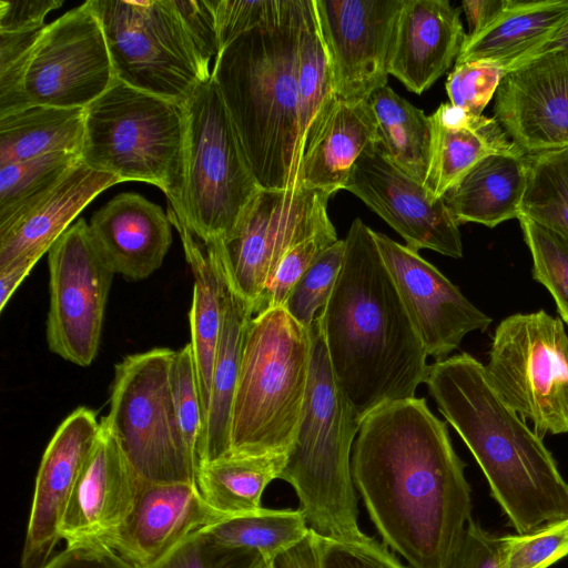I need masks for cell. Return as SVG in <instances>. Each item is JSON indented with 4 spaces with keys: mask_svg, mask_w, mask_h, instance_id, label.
<instances>
[{
    "mask_svg": "<svg viewBox=\"0 0 568 568\" xmlns=\"http://www.w3.org/2000/svg\"><path fill=\"white\" fill-rule=\"evenodd\" d=\"M172 223L161 206L139 193H120L92 215L89 230L114 273L130 281L153 274L172 243Z\"/></svg>",
    "mask_w": 568,
    "mask_h": 568,
    "instance_id": "603a6c76",
    "label": "cell"
},
{
    "mask_svg": "<svg viewBox=\"0 0 568 568\" xmlns=\"http://www.w3.org/2000/svg\"><path fill=\"white\" fill-rule=\"evenodd\" d=\"M313 534L317 568H406L386 545L369 536L339 539Z\"/></svg>",
    "mask_w": 568,
    "mask_h": 568,
    "instance_id": "7bdbcfd3",
    "label": "cell"
},
{
    "mask_svg": "<svg viewBox=\"0 0 568 568\" xmlns=\"http://www.w3.org/2000/svg\"><path fill=\"white\" fill-rule=\"evenodd\" d=\"M139 477L116 442L101 424L90 455L67 505L60 537L67 546H100L115 550L133 508Z\"/></svg>",
    "mask_w": 568,
    "mask_h": 568,
    "instance_id": "ffe728a7",
    "label": "cell"
},
{
    "mask_svg": "<svg viewBox=\"0 0 568 568\" xmlns=\"http://www.w3.org/2000/svg\"><path fill=\"white\" fill-rule=\"evenodd\" d=\"M179 192L170 207L204 244L232 237L262 190L211 78L184 104Z\"/></svg>",
    "mask_w": 568,
    "mask_h": 568,
    "instance_id": "52a82bcc",
    "label": "cell"
},
{
    "mask_svg": "<svg viewBox=\"0 0 568 568\" xmlns=\"http://www.w3.org/2000/svg\"><path fill=\"white\" fill-rule=\"evenodd\" d=\"M49 349L81 367L94 361L105 306L115 274L97 248L84 219L74 222L50 247Z\"/></svg>",
    "mask_w": 568,
    "mask_h": 568,
    "instance_id": "4fadbf2b",
    "label": "cell"
},
{
    "mask_svg": "<svg viewBox=\"0 0 568 568\" xmlns=\"http://www.w3.org/2000/svg\"><path fill=\"white\" fill-rule=\"evenodd\" d=\"M503 68L481 61L456 63L446 80L449 103L481 115L505 75Z\"/></svg>",
    "mask_w": 568,
    "mask_h": 568,
    "instance_id": "ee69618b",
    "label": "cell"
},
{
    "mask_svg": "<svg viewBox=\"0 0 568 568\" xmlns=\"http://www.w3.org/2000/svg\"><path fill=\"white\" fill-rule=\"evenodd\" d=\"M488 378L540 437L568 433V334L544 310L518 313L497 326Z\"/></svg>",
    "mask_w": 568,
    "mask_h": 568,
    "instance_id": "8fae6325",
    "label": "cell"
},
{
    "mask_svg": "<svg viewBox=\"0 0 568 568\" xmlns=\"http://www.w3.org/2000/svg\"><path fill=\"white\" fill-rule=\"evenodd\" d=\"M287 454L226 455L197 467L196 485L206 501L225 517L256 513L267 485L278 479Z\"/></svg>",
    "mask_w": 568,
    "mask_h": 568,
    "instance_id": "4dcf8cb0",
    "label": "cell"
},
{
    "mask_svg": "<svg viewBox=\"0 0 568 568\" xmlns=\"http://www.w3.org/2000/svg\"><path fill=\"white\" fill-rule=\"evenodd\" d=\"M101 422L87 407L59 425L40 462L21 555V568H40L52 556L60 525L75 484L92 454Z\"/></svg>",
    "mask_w": 568,
    "mask_h": 568,
    "instance_id": "d6986e66",
    "label": "cell"
},
{
    "mask_svg": "<svg viewBox=\"0 0 568 568\" xmlns=\"http://www.w3.org/2000/svg\"><path fill=\"white\" fill-rule=\"evenodd\" d=\"M518 220L532 258V276L551 294L568 324V235L524 216Z\"/></svg>",
    "mask_w": 568,
    "mask_h": 568,
    "instance_id": "8d00e7d4",
    "label": "cell"
},
{
    "mask_svg": "<svg viewBox=\"0 0 568 568\" xmlns=\"http://www.w3.org/2000/svg\"><path fill=\"white\" fill-rule=\"evenodd\" d=\"M37 263L32 261H14L0 265V311L2 312L11 296L30 274Z\"/></svg>",
    "mask_w": 568,
    "mask_h": 568,
    "instance_id": "816d5d0a",
    "label": "cell"
},
{
    "mask_svg": "<svg viewBox=\"0 0 568 568\" xmlns=\"http://www.w3.org/2000/svg\"><path fill=\"white\" fill-rule=\"evenodd\" d=\"M345 253V241L325 248L290 292L283 307L306 328H311L326 305L336 284Z\"/></svg>",
    "mask_w": 568,
    "mask_h": 568,
    "instance_id": "74e56055",
    "label": "cell"
},
{
    "mask_svg": "<svg viewBox=\"0 0 568 568\" xmlns=\"http://www.w3.org/2000/svg\"><path fill=\"white\" fill-rule=\"evenodd\" d=\"M311 352L310 329L284 307L252 317L232 404L230 454L288 453L306 400Z\"/></svg>",
    "mask_w": 568,
    "mask_h": 568,
    "instance_id": "8992f818",
    "label": "cell"
},
{
    "mask_svg": "<svg viewBox=\"0 0 568 568\" xmlns=\"http://www.w3.org/2000/svg\"><path fill=\"white\" fill-rule=\"evenodd\" d=\"M170 386L182 435L199 466L197 449L204 416L191 343L174 352L170 366Z\"/></svg>",
    "mask_w": 568,
    "mask_h": 568,
    "instance_id": "ab89813d",
    "label": "cell"
},
{
    "mask_svg": "<svg viewBox=\"0 0 568 568\" xmlns=\"http://www.w3.org/2000/svg\"><path fill=\"white\" fill-rule=\"evenodd\" d=\"M185 129L184 105L120 80L84 108L81 161L124 181L179 192Z\"/></svg>",
    "mask_w": 568,
    "mask_h": 568,
    "instance_id": "ba28073f",
    "label": "cell"
},
{
    "mask_svg": "<svg viewBox=\"0 0 568 568\" xmlns=\"http://www.w3.org/2000/svg\"><path fill=\"white\" fill-rule=\"evenodd\" d=\"M466 33L448 0H404L394 27L387 72L422 94L457 59Z\"/></svg>",
    "mask_w": 568,
    "mask_h": 568,
    "instance_id": "7402d4cb",
    "label": "cell"
},
{
    "mask_svg": "<svg viewBox=\"0 0 568 568\" xmlns=\"http://www.w3.org/2000/svg\"><path fill=\"white\" fill-rule=\"evenodd\" d=\"M329 197L303 186L262 189L232 237L210 244L235 290L253 306L254 315L284 254L297 243L334 227L327 214Z\"/></svg>",
    "mask_w": 568,
    "mask_h": 568,
    "instance_id": "7c38bea8",
    "label": "cell"
},
{
    "mask_svg": "<svg viewBox=\"0 0 568 568\" xmlns=\"http://www.w3.org/2000/svg\"><path fill=\"white\" fill-rule=\"evenodd\" d=\"M43 28L18 33L0 32V116L28 108L23 77L32 48Z\"/></svg>",
    "mask_w": 568,
    "mask_h": 568,
    "instance_id": "f6af8a7d",
    "label": "cell"
},
{
    "mask_svg": "<svg viewBox=\"0 0 568 568\" xmlns=\"http://www.w3.org/2000/svg\"><path fill=\"white\" fill-rule=\"evenodd\" d=\"M528 160L519 216L568 235V149L528 155Z\"/></svg>",
    "mask_w": 568,
    "mask_h": 568,
    "instance_id": "e575fe53",
    "label": "cell"
},
{
    "mask_svg": "<svg viewBox=\"0 0 568 568\" xmlns=\"http://www.w3.org/2000/svg\"><path fill=\"white\" fill-rule=\"evenodd\" d=\"M377 143L376 120L368 102L335 99L303 153L300 186L328 195L345 190L357 159Z\"/></svg>",
    "mask_w": 568,
    "mask_h": 568,
    "instance_id": "484cf974",
    "label": "cell"
},
{
    "mask_svg": "<svg viewBox=\"0 0 568 568\" xmlns=\"http://www.w3.org/2000/svg\"><path fill=\"white\" fill-rule=\"evenodd\" d=\"M116 80L91 0L47 24L23 77L28 108H87Z\"/></svg>",
    "mask_w": 568,
    "mask_h": 568,
    "instance_id": "5bb4252c",
    "label": "cell"
},
{
    "mask_svg": "<svg viewBox=\"0 0 568 568\" xmlns=\"http://www.w3.org/2000/svg\"><path fill=\"white\" fill-rule=\"evenodd\" d=\"M168 216L180 234L185 260L193 275L190 310L191 346L197 375L203 416L211 392L212 372L221 335L224 307V271L214 246L204 244L169 207ZM204 422V419H203Z\"/></svg>",
    "mask_w": 568,
    "mask_h": 568,
    "instance_id": "4316f807",
    "label": "cell"
},
{
    "mask_svg": "<svg viewBox=\"0 0 568 568\" xmlns=\"http://www.w3.org/2000/svg\"><path fill=\"white\" fill-rule=\"evenodd\" d=\"M557 53H568V20L547 41L511 63L505 72L513 71L541 57Z\"/></svg>",
    "mask_w": 568,
    "mask_h": 568,
    "instance_id": "db71d44e",
    "label": "cell"
},
{
    "mask_svg": "<svg viewBox=\"0 0 568 568\" xmlns=\"http://www.w3.org/2000/svg\"><path fill=\"white\" fill-rule=\"evenodd\" d=\"M337 240L335 227H331L291 247L276 267L258 313L270 307H283L290 292L316 257Z\"/></svg>",
    "mask_w": 568,
    "mask_h": 568,
    "instance_id": "bcb514c9",
    "label": "cell"
},
{
    "mask_svg": "<svg viewBox=\"0 0 568 568\" xmlns=\"http://www.w3.org/2000/svg\"><path fill=\"white\" fill-rule=\"evenodd\" d=\"M404 0H314L333 92L367 101L387 85L390 40Z\"/></svg>",
    "mask_w": 568,
    "mask_h": 568,
    "instance_id": "9a60e30c",
    "label": "cell"
},
{
    "mask_svg": "<svg viewBox=\"0 0 568 568\" xmlns=\"http://www.w3.org/2000/svg\"><path fill=\"white\" fill-rule=\"evenodd\" d=\"M311 0L251 30L215 58L212 78L262 189L300 187L301 32Z\"/></svg>",
    "mask_w": 568,
    "mask_h": 568,
    "instance_id": "277c9868",
    "label": "cell"
},
{
    "mask_svg": "<svg viewBox=\"0 0 568 568\" xmlns=\"http://www.w3.org/2000/svg\"><path fill=\"white\" fill-rule=\"evenodd\" d=\"M174 352L156 347L118 363L109 413L100 422L140 479L196 484L197 464L186 447L172 399Z\"/></svg>",
    "mask_w": 568,
    "mask_h": 568,
    "instance_id": "30bf717a",
    "label": "cell"
},
{
    "mask_svg": "<svg viewBox=\"0 0 568 568\" xmlns=\"http://www.w3.org/2000/svg\"><path fill=\"white\" fill-rule=\"evenodd\" d=\"M494 118L527 155L568 149V53L507 72L495 94Z\"/></svg>",
    "mask_w": 568,
    "mask_h": 568,
    "instance_id": "ac0fdd59",
    "label": "cell"
},
{
    "mask_svg": "<svg viewBox=\"0 0 568 568\" xmlns=\"http://www.w3.org/2000/svg\"><path fill=\"white\" fill-rule=\"evenodd\" d=\"M351 468L384 545L413 568H448L471 520V494L446 423L426 399L389 402L367 414Z\"/></svg>",
    "mask_w": 568,
    "mask_h": 568,
    "instance_id": "6da1fadb",
    "label": "cell"
},
{
    "mask_svg": "<svg viewBox=\"0 0 568 568\" xmlns=\"http://www.w3.org/2000/svg\"><path fill=\"white\" fill-rule=\"evenodd\" d=\"M265 564L256 551L221 545L205 528L145 568H261Z\"/></svg>",
    "mask_w": 568,
    "mask_h": 568,
    "instance_id": "f35d334b",
    "label": "cell"
},
{
    "mask_svg": "<svg viewBox=\"0 0 568 568\" xmlns=\"http://www.w3.org/2000/svg\"><path fill=\"white\" fill-rule=\"evenodd\" d=\"M448 568H501L500 537L471 519Z\"/></svg>",
    "mask_w": 568,
    "mask_h": 568,
    "instance_id": "7dc6e473",
    "label": "cell"
},
{
    "mask_svg": "<svg viewBox=\"0 0 568 568\" xmlns=\"http://www.w3.org/2000/svg\"><path fill=\"white\" fill-rule=\"evenodd\" d=\"M80 161L78 153L59 152L0 165V225L43 197Z\"/></svg>",
    "mask_w": 568,
    "mask_h": 568,
    "instance_id": "d590c367",
    "label": "cell"
},
{
    "mask_svg": "<svg viewBox=\"0 0 568 568\" xmlns=\"http://www.w3.org/2000/svg\"><path fill=\"white\" fill-rule=\"evenodd\" d=\"M261 568H317L313 531L310 529L302 541L278 554Z\"/></svg>",
    "mask_w": 568,
    "mask_h": 568,
    "instance_id": "f907efd6",
    "label": "cell"
},
{
    "mask_svg": "<svg viewBox=\"0 0 568 568\" xmlns=\"http://www.w3.org/2000/svg\"><path fill=\"white\" fill-rule=\"evenodd\" d=\"M121 183L113 174L80 161L51 191L8 223L0 225V265L38 261L101 192Z\"/></svg>",
    "mask_w": 568,
    "mask_h": 568,
    "instance_id": "cb8c5ba5",
    "label": "cell"
},
{
    "mask_svg": "<svg viewBox=\"0 0 568 568\" xmlns=\"http://www.w3.org/2000/svg\"><path fill=\"white\" fill-rule=\"evenodd\" d=\"M567 20L568 0H506L485 28L466 33L456 63L481 61L505 71L547 41Z\"/></svg>",
    "mask_w": 568,
    "mask_h": 568,
    "instance_id": "f1b7e54d",
    "label": "cell"
},
{
    "mask_svg": "<svg viewBox=\"0 0 568 568\" xmlns=\"http://www.w3.org/2000/svg\"><path fill=\"white\" fill-rule=\"evenodd\" d=\"M223 271L225 277L223 322L214 358L210 402L197 449L199 465L226 456L231 452L232 404L245 336L254 315L253 306L235 290L224 267Z\"/></svg>",
    "mask_w": 568,
    "mask_h": 568,
    "instance_id": "83f0119b",
    "label": "cell"
},
{
    "mask_svg": "<svg viewBox=\"0 0 568 568\" xmlns=\"http://www.w3.org/2000/svg\"><path fill=\"white\" fill-rule=\"evenodd\" d=\"M500 539L501 568H548L568 555V518Z\"/></svg>",
    "mask_w": 568,
    "mask_h": 568,
    "instance_id": "60d3db41",
    "label": "cell"
},
{
    "mask_svg": "<svg viewBox=\"0 0 568 568\" xmlns=\"http://www.w3.org/2000/svg\"><path fill=\"white\" fill-rule=\"evenodd\" d=\"M84 109L32 105L0 116V165L43 155L81 153Z\"/></svg>",
    "mask_w": 568,
    "mask_h": 568,
    "instance_id": "1f68e13d",
    "label": "cell"
},
{
    "mask_svg": "<svg viewBox=\"0 0 568 568\" xmlns=\"http://www.w3.org/2000/svg\"><path fill=\"white\" fill-rule=\"evenodd\" d=\"M528 171L527 154H493L474 165L443 199L458 225L495 227L518 219Z\"/></svg>",
    "mask_w": 568,
    "mask_h": 568,
    "instance_id": "f546056e",
    "label": "cell"
},
{
    "mask_svg": "<svg viewBox=\"0 0 568 568\" xmlns=\"http://www.w3.org/2000/svg\"><path fill=\"white\" fill-rule=\"evenodd\" d=\"M224 518L206 504L196 484L139 478L134 505L115 551L136 568H145L189 536Z\"/></svg>",
    "mask_w": 568,
    "mask_h": 568,
    "instance_id": "44dd1931",
    "label": "cell"
},
{
    "mask_svg": "<svg viewBox=\"0 0 568 568\" xmlns=\"http://www.w3.org/2000/svg\"><path fill=\"white\" fill-rule=\"evenodd\" d=\"M343 264L318 321L335 378L361 422L375 408L415 397L427 353L359 217L347 232Z\"/></svg>",
    "mask_w": 568,
    "mask_h": 568,
    "instance_id": "7a4b0ae2",
    "label": "cell"
},
{
    "mask_svg": "<svg viewBox=\"0 0 568 568\" xmlns=\"http://www.w3.org/2000/svg\"><path fill=\"white\" fill-rule=\"evenodd\" d=\"M214 19L220 52L242 34L278 22L291 0H206Z\"/></svg>",
    "mask_w": 568,
    "mask_h": 568,
    "instance_id": "b9f144b4",
    "label": "cell"
},
{
    "mask_svg": "<svg viewBox=\"0 0 568 568\" xmlns=\"http://www.w3.org/2000/svg\"><path fill=\"white\" fill-rule=\"evenodd\" d=\"M40 568H136L114 549L98 546H67Z\"/></svg>",
    "mask_w": 568,
    "mask_h": 568,
    "instance_id": "681fc988",
    "label": "cell"
},
{
    "mask_svg": "<svg viewBox=\"0 0 568 568\" xmlns=\"http://www.w3.org/2000/svg\"><path fill=\"white\" fill-rule=\"evenodd\" d=\"M62 4L63 1L59 0H0V32L42 29L47 14Z\"/></svg>",
    "mask_w": 568,
    "mask_h": 568,
    "instance_id": "c3c4849f",
    "label": "cell"
},
{
    "mask_svg": "<svg viewBox=\"0 0 568 568\" xmlns=\"http://www.w3.org/2000/svg\"><path fill=\"white\" fill-rule=\"evenodd\" d=\"M312 352L306 400L278 479L288 483L312 531L353 539L365 535L352 478V448L359 424L333 373L317 320L310 328Z\"/></svg>",
    "mask_w": 568,
    "mask_h": 568,
    "instance_id": "5b68a950",
    "label": "cell"
},
{
    "mask_svg": "<svg viewBox=\"0 0 568 568\" xmlns=\"http://www.w3.org/2000/svg\"><path fill=\"white\" fill-rule=\"evenodd\" d=\"M424 383L481 468L517 534L568 518V483L542 442L467 353L428 365Z\"/></svg>",
    "mask_w": 568,
    "mask_h": 568,
    "instance_id": "3957f363",
    "label": "cell"
},
{
    "mask_svg": "<svg viewBox=\"0 0 568 568\" xmlns=\"http://www.w3.org/2000/svg\"><path fill=\"white\" fill-rule=\"evenodd\" d=\"M432 146L424 185L444 195L480 160L493 154L524 155L495 118L475 115L449 102L428 115Z\"/></svg>",
    "mask_w": 568,
    "mask_h": 568,
    "instance_id": "d4e9b609",
    "label": "cell"
},
{
    "mask_svg": "<svg viewBox=\"0 0 568 568\" xmlns=\"http://www.w3.org/2000/svg\"><path fill=\"white\" fill-rule=\"evenodd\" d=\"M115 78L182 105L211 78V58L180 0H91Z\"/></svg>",
    "mask_w": 568,
    "mask_h": 568,
    "instance_id": "9c48e42d",
    "label": "cell"
},
{
    "mask_svg": "<svg viewBox=\"0 0 568 568\" xmlns=\"http://www.w3.org/2000/svg\"><path fill=\"white\" fill-rule=\"evenodd\" d=\"M506 0H465L462 8L465 12L469 32L474 34L485 28L503 9Z\"/></svg>",
    "mask_w": 568,
    "mask_h": 568,
    "instance_id": "f5cc1de1",
    "label": "cell"
},
{
    "mask_svg": "<svg viewBox=\"0 0 568 568\" xmlns=\"http://www.w3.org/2000/svg\"><path fill=\"white\" fill-rule=\"evenodd\" d=\"M345 190L393 227L412 250L463 256L458 223L443 197L394 164L378 143L357 159Z\"/></svg>",
    "mask_w": 568,
    "mask_h": 568,
    "instance_id": "2e32d148",
    "label": "cell"
},
{
    "mask_svg": "<svg viewBox=\"0 0 568 568\" xmlns=\"http://www.w3.org/2000/svg\"><path fill=\"white\" fill-rule=\"evenodd\" d=\"M367 102L376 120L382 151L399 169L424 184L432 146L429 116L388 85L376 90Z\"/></svg>",
    "mask_w": 568,
    "mask_h": 568,
    "instance_id": "d6a6232c",
    "label": "cell"
},
{
    "mask_svg": "<svg viewBox=\"0 0 568 568\" xmlns=\"http://www.w3.org/2000/svg\"><path fill=\"white\" fill-rule=\"evenodd\" d=\"M374 237L428 356L445 359L468 333L490 325L491 318L417 251L376 231Z\"/></svg>",
    "mask_w": 568,
    "mask_h": 568,
    "instance_id": "e0dca14e",
    "label": "cell"
},
{
    "mask_svg": "<svg viewBox=\"0 0 568 568\" xmlns=\"http://www.w3.org/2000/svg\"><path fill=\"white\" fill-rule=\"evenodd\" d=\"M223 546L258 552L266 562L294 547L310 532L302 511L267 509L232 516L206 528Z\"/></svg>",
    "mask_w": 568,
    "mask_h": 568,
    "instance_id": "836d02e7",
    "label": "cell"
}]
</instances>
